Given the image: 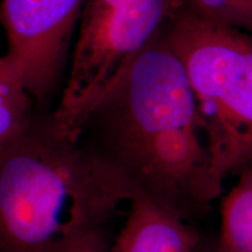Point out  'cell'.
<instances>
[{
    "instance_id": "cell-1",
    "label": "cell",
    "mask_w": 252,
    "mask_h": 252,
    "mask_svg": "<svg viewBox=\"0 0 252 252\" xmlns=\"http://www.w3.org/2000/svg\"><path fill=\"white\" fill-rule=\"evenodd\" d=\"M166 32L100 94L76 139L132 197L141 195L187 220L202 214L222 187L187 72Z\"/></svg>"
},
{
    "instance_id": "cell-2",
    "label": "cell",
    "mask_w": 252,
    "mask_h": 252,
    "mask_svg": "<svg viewBox=\"0 0 252 252\" xmlns=\"http://www.w3.org/2000/svg\"><path fill=\"white\" fill-rule=\"evenodd\" d=\"M132 195L52 115L0 146V252H71Z\"/></svg>"
},
{
    "instance_id": "cell-3",
    "label": "cell",
    "mask_w": 252,
    "mask_h": 252,
    "mask_svg": "<svg viewBox=\"0 0 252 252\" xmlns=\"http://www.w3.org/2000/svg\"><path fill=\"white\" fill-rule=\"evenodd\" d=\"M166 36L187 72L222 187L226 176L252 165V34L185 7Z\"/></svg>"
},
{
    "instance_id": "cell-4",
    "label": "cell",
    "mask_w": 252,
    "mask_h": 252,
    "mask_svg": "<svg viewBox=\"0 0 252 252\" xmlns=\"http://www.w3.org/2000/svg\"><path fill=\"white\" fill-rule=\"evenodd\" d=\"M185 7V0H84L67 82L52 113L60 130L76 138L100 94Z\"/></svg>"
},
{
    "instance_id": "cell-5",
    "label": "cell",
    "mask_w": 252,
    "mask_h": 252,
    "mask_svg": "<svg viewBox=\"0 0 252 252\" xmlns=\"http://www.w3.org/2000/svg\"><path fill=\"white\" fill-rule=\"evenodd\" d=\"M84 0H1L6 53L36 104L46 100L61 74Z\"/></svg>"
},
{
    "instance_id": "cell-6",
    "label": "cell",
    "mask_w": 252,
    "mask_h": 252,
    "mask_svg": "<svg viewBox=\"0 0 252 252\" xmlns=\"http://www.w3.org/2000/svg\"><path fill=\"white\" fill-rule=\"evenodd\" d=\"M185 220L149 198L134 195L108 252H197V236Z\"/></svg>"
},
{
    "instance_id": "cell-7",
    "label": "cell",
    "mask_w": 252,
    "mask_h": 252,
    "mask_svg": "<svg viewBox=\"0 0 252 252\" xmlns=\"http://www.w3.org/2000/svg\"><path fill=\"white\" fill-rule=\"evenodd\" d=\"M238 175L220 208V252H252V165Z\"/></svg>"
},
{
    "instance_id": "cell-8",
    "label": "cell",
    "mask_w": 252,
    "mask_h": 252,
    "mask_svg": "<svg viewBox=\"0 0 252 252\" xmlns=\"http://www.w3.org/2000/svg\"><path fill=\"white\" fill-rule=\"evenodd\" d=\"M35 104L11 60L0 56V146L32 124Z\"/></svg>"
},
{
    "instance_id": "cell-9",
    "label": "cell",
    "mask_w": 252,
    "mask_h": 252,
    "mask_svg": "<svg viewBox=\"0 0 252 252\" xmlns=\"http://www.w3.org/2000/svg\"><path fill=\"white\" fill-rule=\"evenodd\" d=\"M186 7L213 23L252 34V0H185Z\"/></svg>"
},
{
    "instance_id": "cell-10",
    "label": "cell",
    "mask_w": 252,
    "mask_h": 252,
    "mask_svg": "<svg viewBox=\"0 0 252 252\" xmlns=\"http://www.w3.org/2000/svg\"><path fill=\"white\" fill-rule=\"evenodd\" d=\"M110 242L106 229H103L88 236L71 252H108Z\"/></svg>"
},
{
    "instance_id": "cell-11",
    "label": "cell",
    "mask_w": 252,
    "mask_h": 252,
    "mask_svg": "<svg viewBox=\"0 0 252 252\" xmlns=\"http://www.w3.org/2000/svg\"><path fill=\"white\" fill-rule=\"evenodd\" d=\"M210 252H220V250H219V249H217V248H214L213 249V250L212 251H210Z\"/></svg>"
}]
</instances>
